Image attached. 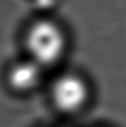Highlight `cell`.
<instances>
[{"label": "cell", "mask_w": 126, "mask_h": 127, "mask_svg": "<svg viewBox=\"0 0 126 127\" xmlns=\"http://www.w3.org/2000/svg\"><path fill=\"white\" fill-rule=\"evenodd\" d=\"M66 46L65 35L57 24L40 20L27 33V47L31 59L39 65H50L62 57Z\"/></svg>", "instance_id": "cell-1"}, {"label": "cell", "mask_w": 126, "mask_h": 127, "mask_svg": "<svg viewBox=\"0 0 126 127\" xmlns=\"http://www.w3.org/2000/svg\"><path fill=\"white\" fill-rule=\"evenodd\" d=\"M87 96V85L76 75H64L56 80L53 87V97L56 105L68 113L83 107Z\"/></svg>", "instance_id": "cell-2"}, {"label": "cell", "mask_w": 126, "mask_h": 127, "mask_svg": "<svg viewBox=\"0 0 126 127\" xmlns=\"http://www.w3.org/2000/svg\"><path fill=\"white\" fill-rule=\"evenodd\" d=\"M41 78V65L29 59L16 64L9 71V83L17 90H29Z\"/></svg>", "instance_id": "cell-3"}]
</instances>
